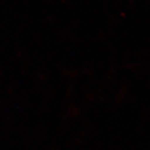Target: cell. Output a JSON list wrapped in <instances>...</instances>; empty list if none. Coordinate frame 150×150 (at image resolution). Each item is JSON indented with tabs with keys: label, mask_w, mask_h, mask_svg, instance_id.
Returning a JSON list of instances; mask_svg holds the SVG:
<instances>
[]
</instances>
